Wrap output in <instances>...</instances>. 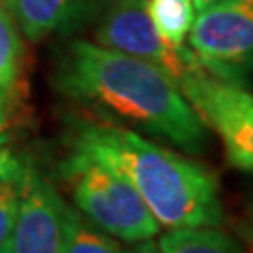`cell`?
I'll list each match as a JSON object with an SVG mask.
<instances>
[{"label": "cell", "instance_id": "obj_1", "mask_svg": "<svg viewBox=\"0 0 253 253\" xmlns=\"http://www.w3.org/2000/svg\"><path fill=\"white\" fill-rule=\"evenodd\" d=\"M53 84L61 95L165 139L186 154H203L207 126L171 76L146 59L97 42L70 41L57 55Z\"/></svg>", "mask_w": 253, "mask_h": 253}, {"label": "cell", "instance_id": "obj_2", "mask_svg": "<svg viewBox=\"0 0 253 253\" xmlns=\"http://www.w3.org/2000/svg\"><path fill=\"white\" fill-rule=\"evenodd\" d=\"M70 146L110 163L131 181L161 228L224 224L215 171L110 121H74Z\"/></svg>", "mask_w": 253, "mask_h": 253}, {"label": "cell", "instance_id": "obj_3", "mask_svg": "<svg viewBox=\"0 0 253 253\" xmlns=\"http://www.w3.org/2000/svg\"><path fill=\"white\" fill-rule=\"evenodd\" d=\"M74 207L116 241L135 245L152 241L161 224L150 213L137 190L118 169L86 150L70 146V154L59 165Z\"/></svg>", "mask_w": 253, "mask_h": 253}, {"label": "cell", "instance_id": "obj_4", "mask_svg": "<svg viewBox=\"0 0 253 253\" xmlns=\"http://www.w3.org/2000/svg\"><path fill=\"white\" fill-rule=\"evenodd\" d=\"M186 42L205 72L245 86L253 78V0H213L199 9Z\"/></svg>", "mask_w": 253, "mask_h": 253}, {"label": "cell", "instance_id": "obj_5", "mask_svg": "<svg viewBox=\"0 0 253 253\" xmlns=\"http://www.w3.org/2000/svg\"><path fill=\"white\" fill-rule=\"evenodd\" d=\"M205 126L221 139L226 161L253 175V93L199 70L179 84Z\"/></svg>", "mask_w": 253, "mask_h": 253}, {"label": "cell", "instance_id": "obj_6", "mask_svg": "<svg viewBox=\"0 0 253 253\" xmlns=\"http://www.w3.org/2000/svg\"><path fill=\"white\" fill-rule=\"evenodd\" d=\"M95 42L154 63L177 86L203 70L190 46L175 49L163 41L146 11V0H112L101 15Z\"/></svg>", "mask_w": 253, "mask_h": 253}, {"label": "cell", "instance_id": "obj_7", "mask_svg": "<svg viewBox=\"0 0 253 253\" xmlns=\"http://www.w3.org/2000/svg\"><path fill=\"white\" fill-rule=\"evenodd\" d=\"M66 201L32 163L23 167L21 199L9 253H63L61 213Z\"/></svg>", "mask_w": 253, "mask_h": 253}, {"label": "cell", "instance_id": "obj_8", "mask_svg": "<svg viewBox=\"0 0 253 253\" xmlns=\"http://www.w3.org/2000/svg\"><path fill=\"white\" fill-rule=\"evenodd\" d=\"M112 0H4L17 28L30 41L72 34L104 15Z\"/></svg>", "mask_w": 253, "mask_h": 253}, {"label": "cell", "instance_id": "obj_9", "mask_svg": "<svg viewBox=\"0 0 253 253\" xmlns=\"http://www.w3.org/2000/svg\"><path fill=\"white\" fill-rule=\"evenodd\" d=\"M154 241L163 253H243L239 243L215 226L171 228Z\"/></svg>", "mask_w": 253, "mask_h": 253}, {"label": "cell", "instance_id": "obj_10", "mask_svg": "<svg viewBox=\"0 0 253 253\" xmlns=\"http://www.w3.org/2000/svg\"><path fill=\"white\" fill-rule=\"evenodd\" d=\"M61 247L63 253H123L121 241L91 224L81 211L63 205L61 213Z\"/></svg>", "mask_w": 253, "mask_h": 253}, {"label": "cell", "instance_id": "obj_11", "mask_svg": "<svg viewBox=\"0 0 253 253\" xmlns=\"http://www.w3.org/2000/svg\"><path fill=\"white\" fill-rule=\"evenodd\" d=\"M26 161L11 150L0 148V253H9L11 234L15 228L21 199V181Z\"/></svg>", "mask_w": 253, "mask_h": 253}, {"label": "cell", "instance_id": "obj_12", "mask_svg": "<svg viewBox=\"0 0 253 253\" xmlns=\"http://www.w3.org/2000/svg\"><path fill=\"white\" fill-rule=\"evenodd\" d=\"M146 11L165 42L175 49L188 46L186 41L199 11L192 0H146Z\"/></svg>", "mask_w": 253, "mask_h": 253}, {"label": "cell", "instance_id": "obj_13", "mask_svg": "<svg viewBox=\"0 0 253 253\" xmlns=\"http://www.w3.org/2000/svg\"><path fill=\"white\" fill-rule=\"evenodd\" d=\"M21 36L9 6L0 0V91H11L21 72Z\"/></svg>", "mask_w": 253, "mask_h": 253}, {"label": "cell", "instance_id": "obj_14", "mask_svg": "<svg viewBox=\"0 0 253 253\" xmlns=\"http://www.w3.org/2000/svg\"><path fill=\"white\" fill-rule=\"evenodd\" d=\"M123 253H163V251L158 249L156 241L152 239V241H141V243H135L133 247L125 249Z\"/></svg>", "mask_w": 253, "mask_h": 253}, {"label": "cell", "instance_id": "obj_15", "mask_svg": "<svg viewBox=\"0 0 253 253\" xmlns=\"http://www.w3.org/2000/svg\"><path fill=\"white\" fill-rule=\"evenodd\" d=\"M245 234H247L249 247H251V251H253V201H251L249 211H247V221H245Z\"/></svg>", "mask_w": 253, "mask_h": 253}, {"label": "cell", "instance_id": "obj_16", "mask_svg": "<svg viewBox=\"0 0 253 253\" xmlns=\"http://www.w3.org/2000/svg\"><path fill=\"white\" fill-rule=\"evenodd\" d=\"M4 118H6V101H4V93L0 91V129L4 126Z\"/></svg>", "mask_w": 253, "mask_h": 253}, {"label": "cell", "instance_id": "obj_17", "mask_svg": "<svg viewBox=\"0 0 253 253\" xmlns=\"http://www.w3.org/2000/svg\"><path fill=\"white\" fill-rule=\"evenodd\" d=\"M192 2H194V6H196V9H203V6H207V4H211V2H213V0H192Z\"/></svg>", "mask_w": 253, "mask_h": 253}, {"label": "cell", "instance_id": "obj_18", "mask_svg": "<svg viewBox=\"0 0 253 253\" xmlns=\"http://www.w3.org/2000/svg\"><path fill=\"white\" fill-rule=\"evenodd\" d=\"M2 144H4V139H2V137H0V148H2Z\"/></svg>", "mask_w": 253, "mask_h": 253}]
</instances>
